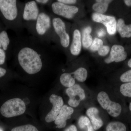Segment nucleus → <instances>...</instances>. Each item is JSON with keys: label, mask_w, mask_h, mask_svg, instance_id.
I'll return each mask as SVG.
<instances>
[{"label": "nucleus", "mask_w": 131, "mask_h": 131, "mask_svg": "<svg viewBox=\"0 0 131 131\" xmlns=\"http://www.w3.org/2000/svg\"><path fill=\"white\" fill-rule=\"evenodd\" d=\"M0 48L3 49L7 55V59L12 57V41L6 29L0 20Z\"/></svg>", "instance_id": "ddd939ff"}, {"label": "nucleus", "mask_w": 131, "mask_h": 131, "mask_svg": "<svg viewBox=\"0 0 131 131\" xmlns=\"http://www.w3.org/2000/svg\"><path fill=\"white\" fill-rule=\"evenodd\" d=\"M117 30L122 37L128 38L131 37V24L126 25L123 19L118 20Z\"/></svg>", "instance_id": "f3484780"}, {"label": "nucleus", "mask_w": 131, "mask_h": 131, "mask_svg": "<svg viewBox=\"0 0 131 131\" xmlns=\"http://www.w3.org/2000/svg\"><path fill=\"white\" fill-rule=\"evenodd\" d=\"M106 34V32L105 30L103 29H101L100 30L98 31V35L99 37H104Z\"/></svg>", "instance_id": "72a5a7b5"}, {"label": "nucleus", "mask_w": 131, "mask_h": 131, "mask_svg": "<svg viewBox=\"0 0 131 131\" xmlns=\"http://www.w3.org/2000/svg\"><path fill=\"white\" fill-rule=\"evenodd\" d=\"M50 102L52 105V108L45 117V121L50 123L55 120L63 106V101L61 96L52 94L49 98Z\"/></svg>", "instance_id": "9b49d317"}, {"label": "nucleus", "mask_w": 131, "mask_h": 131, "mask_svg": "<svg viewBox=\"0 0 131 131\" xmlns=\"http://www.w3.org/2000/svg\"><path fill=\"white\" fill-rule=\"evenodd\" d=\"M59 2L65 4V5L74 6V5L77 3L76 0H57Z\"/></svg>", "instance_id": "7c9ffc66"}, {"label": "nucleus", "mask_w": 131, "mask_h": 131, "mask_svg": "<svg viewBox=\"0 0 131 131\" xmlns=\"http://www.w3.org/2000/svg\"><path fill=\"white\" fill-rule=\"evenodd\" d=\"M93 21L101 23L105 26L107 32L110 35L114 34L117 31V22L114 16H107L103 14L94 13L92 15Z\"/></svg>", "instance_id": "9d476101"}, {"label": "nucleus", "mask_w": 131, "mask_h": 131, "mask_svg": "<svg viewBox=\"0 0 131 131\" xmlns=\"http://www.w3.org/2000/svg\"><path fill=\"white\" fill-rule=\"evenodd\" d=\"M0 131H3V130H2V129H1V128H0Z\"/></svg>", "instance_id": "4c0bfd02"}, {"label": "nucleus", "mask_w": 131, "mask_h": 131, "mask_svg": "<svg viewBox=\"0 0 131 131\" xmlns=\"http://www.w3.org/2000/svg\"><path fill=\"white\" fill-rule=\"evenodd\" d=\"M94 130L100 129L103 125V121L99 115V110L95 107L89 108L86 112Z\"/></svg>", "instance_id": "2eb2a0df"}, {"label": "nucleus", "mask_w": 131, "mask_h": 131, "mask_svg": "<svg viewBox=\"0 0 131 131\" xmlns=\"http://www.w3.org/2000/svg\"><path fill=\"white\" fill-rule=\"evenodd\" d=\"M129 109H130V110L131 111V102L130 103V105H129Z\"/></svg>", "instance_id": "e433bc0d"}, {"label": "nucleus", "mask_w": 131, "mask_h": 131, "mask_svg": "<svg viewBox=\"0 0 131 131\" xmlns=\"http://www.w3.org/2000/svg\"><path fill=\"white\" fill-rule=\"evenodd\" d=\"M103 41L100 39L96 38L93 41L90 46V49L93 51H98V50L103 46Z\"/></svg>", "instance_id": "a878e982"}, {"label": "nucleus", "mask_w": 131, "mask_h": 131, "mask_svg": "<svg viewBox=\"0 0 131 131\" xmlns=\"http://www.w3.org/2000/svg\"><path fill=\"white\" fill-rule=\"evenodd\" d=\"M70 73L75 80L80 82L85 81L88 77V71L86 69L83 68H78Z\"/></svg>", "instance_id": "412c9836"}, {"label": "nucleus", "mask_w": 131, "mask_h": 131, "mask_svg": "<svg viewBox=\"0 0 131 131\" xmlns=\"http://www.w3.org/2000/svg\"><path fill=\"white\" fill-rule=\"evenodd\" d=\"M97 100L102 107L106 110L110 116L117 117L121 113L122 107L120 104L111 101L106 92H100L97 96Z\"/></svg>", "instance_id": "6e6552de"}, {"label": "nucleus", "mask_w": 131, "mask_h": 131, "mask_svg": "<svg viewBox=\"0 0 131 131\" xmlns=\"http://www.w3.org/2000/svg\"><path fill=\"white\" fill-rule=\"evenodd\" d=\"M35 1L39 6L43 7L46 6L48 7L52 2V1H50V0H35Z\"/></svg>", "instance_id": "c756f323"}, {"label": "nucleus", "mask_w": 131, "mask_h": 131, "mask_svg": "<svg viewBox=\"0 0 131 131\" xmlns=\"http://www.w3.org/2000/svg\"><path fill=\"white\" fill-rule=\"evenodd\" d=\"M26 110V104L24 101L19 98H14L3 104L0 112L3 117L11 118L23 114Z\"/></svg>", "instance_id": "423d86ee"}, {"label": "nucleus", "mask_w": 131, "mask_h": 131, "mask_svg": "<svg viewBox=\"0 0 131 131\" xmlns=\"http://www.w3.org/2000/svg\"><path fill=\"white\" fill-rule=\"evenodd\" d=\"M40 11V6L35 0L25 2L22 15L23 25L24 29H26L30 35H34L35 25Z\"/></svg>", "instance_id": "39448f33"}, {"label": "nucleus", "mask_w": 131, "mask_h": 131, "mask_svg": "<svg viewBox=\"0 0 131 131\" xmlns=\"http://www.w3.org/2000/svg\"><path fill=\"white\" fill-rule=\"evenodd\" d=\"M65 131H77L76 127L74 125H71L66 129Z\"/></svg>", "instance_id": "473e14b6"}, {"label": "nucleus", "mask_w": 131, "mask_h": 131, "mask_svg": "<svg viewBox=\"0 0 131 131\" xmlns=\"http://www.w3.org/2000/svg\"><path fill=\"white\" fill-rule=\"evenodd\" d=\"M110 48L107 46L103 45L98 51V54L101 56H105L108 54Z\"/></svg>", "instance_id": "c85d7f7f"}, {"label": "nucleus", "mask_w": 131, "mask_h": 131, "mask_svg": "<svg viewBox=\"0 0 131 131\" xmlns=\"http://www.w3.org/2000/svg\"><path fill=\"white\" fill-rule=\"evenodd\" d=\"M125 126L122 122H111L108 124L106 128V131H126Z\"/></svg>", "instance_id": "4be33fe9"}, {"label": "nucleus", "mask_w": 131, "mask_h": 131, "mask_svg": "<svg viewBox=\"0 0 131 131\" xmlns=\"http://www.w3.org/2000/svg\"><path fill=\"white\" fill-rule=\"evenodd\" d=\"M81 37L80 31L75 29L73 32V39L69 48V53L73 56L80 54L81 50Z\"/></svg>", "instance_id": "dca6fc26"}, {"label": "nucleus", "mask_w": 131, "mask_h": 131, "mask_svg": "<svg viewBox=\"0 0 131 131\" xmlns=\"http://www.w3.org/2000/svg\"><path fill=\"white\" fill-rule=\"evenodd\" d=\"M78 124L81 129H84L86 127L87 131H94L90 120L86 116H81L78 120Z\"/></svg>", "instance_id": "5701e85b"}, {"label": "nucleus", "mask_w": 131, "mask_h": 131, "mask_svg": "<svg viewBox=\"0 0 131 131\" xmlns=\"http://www.w3.org/2000/svg\"><path fill=\"white\" fill-rule=\"evenodd\" d=\"M124 2L126 5L128 6H131V0H125Z\"/></svg>", "instance_id": "f704fd0d"}, {"label": "nucleus", "mask_w": 131, "mask_h": 131, "mask_svg": "<svg viewBox=\"0 0 131 131\" xmlns=\"http://www.w3.org/2000/svg\"><path fill=\"white\" fill-rule=\"evenodd\" d=\"M120 80L123 82H131V70L123 73L121 76Z\"/></svg>", "instance_id": "bb28decb"}, {"label": "nucleus", "mask_w": 131, "mask_h": 131, "mask_svg": "<svg viewBox=\"0 0 131 131\" xmlns=\"http://www.w3.org/2000/svg\"><path fill=\"white\" fill-rule=\"evenodd\" d=\"M127 54L125 49L122 46L115 45L111 48L110 55L105 60V62L109 64L115 62H119L125 60Z\"/></svg>", "instance_id": "f8f14e48"}, {"label": "nucleus", "mask_w": 131, "mask_h": 131, "mask_svg": "<svg viewBox=\"0 0 131 131\" xmlns=\"http://www.w3.org/2000/svg\"><path fill=\"white\" fill-rule=\"evenodd\" d=\"M25 2L18 0H0V20L7 30L22 35L24 28L22 15Z\"/></svg>", "instance_id": "f03ea898"}, {"label": "nucleus", "mask_w": 131, "mask_h": 131, "mask_svg": "<svg viewBox=\"0 0 131 131\" xmlns=\"http://www.w3.org/2000/svg\"><path fill=\"white\" fill-rule=\"evenodd\" d=\"M40 11L39 15L35 28L34 36L42 42L51 44L52 32V20L51 13L40 6Z\"/></svg>", "instance_id": "7ed1b4c3"}, {"label": "nucleus", "mask_w": 131, "mask_h": 131, "mask_svg": "<svg viewBox=\"0 0 131 131\" xmlns=\"http://www.w3.org/2000/svg\"><path fill=\"white\" fill-rule=\"evenodd\" d=\"M48 7L53 14L69 19L74 18L79 11V9L76 6L65 5L57 1H52Z\"/></svg>", "instance_id": "0eeeda50"}, {"label": "nucleus", "mask_w": 131, "mask_h": 131, "mask_svg": "<svg viewBox=\"0 0 131 131\" xmlns=\"http://www.w3.org/2000/svg\"><path fill=\"white\" fill-rule=\"evenodd\" d=\"M7 59V57L6 53L3 49L0 48V66L3 67L5 65Z\"/></svg>", "instance_id": "cd10ccee"}, {"label": "nucleus", "mask_w": 131, "mask_h": 131, "mask_svg": "<svg viewBox=\"0 0 131 131\" xmlns=\"http://www.w3.org/2000/svg\"><path fill=\"white\" fill-rule=\"evenodd\" d=\"M59 80L61 84L67 88H70L75 84V80L70 73H64L61 74Z\"/></svg>", "instance_id": "6ab92c4d"}, {"label": "nucleus", "mask_w": 131, "mask_h": 131, "mask_svg": "<svg viewBox=\"0 0 131 131\" xmlns=\"http://www.w3.org/2000/svg\"><path fill=\"white\" fill-rule=\"evenodd\" d=\"M128 65L129 67L131 68V59L128 61Z\"/></svg>", "instance_id": "c9c22d12"}, {"label": "nucleus", "mask_w": 131, "mask_h": 131, "mask_svg": "<svg viewBox=\"0 0 131 131\" xmlns=\"http://www.w3.org/2000/svg\"><path fill=\"white\" fill-rule=\"evenodd\" d=\"M8 71L6 68L0 66V79L5 77L7 75Z\"/></svg>", "instance_id": "2f4dec72"}, {"label": "nucleus", "mask_w": 131, "mask_h": 131, "mask_svg": "<svg viewBox=\"0 0 131 131\" xmlns=\"http://www.w3.org/2000/svg\"><path fill=\"white\" fill-rule=\"evenodd\" d=\"M110 0H98L93 5V8L98 13H104L106 12L108 5L112 2Z\"/></svg>", "instance_id": "a211bd4d"}, {"label": "nucleus", "mask_w": 131, "mask_h": 131, "mask_svg": "<svg viewBox=\"0 0 131 131\" xmlns=\"http://www.w3.org/2000/svg\"><path fill=\"white\" fill-rule=\"evenodd\" d=\"M52 20V42L59 45L65 50L70 46V37L68 32L67 25L62 19L51 13Z\"/></svg>", "instance_id": "20e7f679"}, {"label": "nucleus", "mask_w": 131, "mask_h": 131, "mask_svg": "<svg viewBox=\"0 0 131 131\" xmlns=\"http://www.w3.org/2000/svg\"><path fill=\"white\" fill-rule=\"evenodd\" d=\"M120 91L124 96L131 97V82L122 84L121 86Z\"/></svg>", "instance_id": "b1692460"}, {"label": "nucleus", "mask_w": 131, "mask_h": 131, "mask_svg": "<svg viewBox=\"0 0 131 131\" xmlns=\"http://www.w3.org/2000/svg\"><path fill=\"white\" fill-rule=\"evenodd\" d=\"M11 131H39L35 127L32 125H24L16 127L12 129Z\"/></svg>", "instance_id": "393cba45"}, {"label": "nucleus", "mask_w": 131, "mask_h": 131, "mask_svg": "<svg viewBox=\"0 0 131 131\" xmlns=\"http://www.w3.org/2000/svg\"><path fill=\"white\" fill-rule=\"evenodd\" d=\"M66 93L69 97L68 104L73 107H77L86 97L84 89L78 84H75L68 88L66 90Z\"/></svg>", "instance_id": "1a4fd4ad"}, {"label": "nucleus", "mask_w": 131, "mask_h": 131, "mask_svg": "<svg viewBox=\"0 0 131 131\" xmlns=\"http://www.w3.org/2000/svg\"><path fill=\"white\" fill-rule=\"evenodd\" d=\"M12 41L11 58L26 75H38L54 61L55 50L51 44L31 35H18Z\"/></svg>", "instance_id": "f257e3e1"}, {"label": "nucleus", "mask_w": 131, "mask_h": 131, "mask_svg": "<svg viewBox=\"0 0 131 131\" xmlns=\"http://www.w3.org/2000/svg\"><path fill=\"white\" fill-rule=\"evenodd\" d=\"M74 112L73 108L66 105L63 106L58 115L54 121L55 124L57 125V128L62 129L65 127L66 121L70 118Z\"/></svg>", "instance_id": "4468645a"}, {"label": "nucleus", "mask_w": 131, "mask_h": 131, "mask_svg": "<svg viewBox=\"0 0 131 131\" xmlns=\"http://www.w3.org/2000/svg\"><path fill=\"white\" fill-rule=\"evenodd\" d=\"M91 31V27L89 26L84 28L83 32L82 43L84 48H89L91 46L93 43V38L90 35Z\"/></svg>", "instance_id": "aec40b11"}]
</instances>
